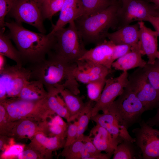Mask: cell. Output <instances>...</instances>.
<instances>
[{
    "label": "cell",
    "mask_w": 159,
    "mask_h": 159,
    "mask_svg": "<svg viewBox=\"0 0 159 159\" xmlns=\"http://www.w3.org/2000/svg\"><path fill=\"white\" fill-rule=\"evenodd\" d=\"M76 63L68 62L50 52L44 60L29 64L31 80L40 81L47 91L67 89L73 93H80L78 82L74 74Z\"/></svg>",
    "instance_id": "obj_1"
},
{
    "label": "cell",
    "mask_w": 159,
    "mask_h": 159,
    "mask_svg": "<svg viewBox=\"0 0 159 159\" xmlns=\"http://www.w3.org/2000/svg\"><path fill=\"white\" fill-rule=\"evenodd\" d=\"M5 26L9 29L7 35L15 43L23 64L41 62L52 51L54 44L52 34L32 31L24 28L21 23L14 21L5 22Z\"/></svg>",
    "instance_id": "obj_2"
},
{
    "label": "cell",
    "mask_w": 159,
    "mask_h": 159,
    "mask_svg": "<svg viewBox=\"0 0 159 159\" xmlns=\"http://www.w3.org/2000/svg\"><path fill=\"white\" fill-rule=\"evenodd\" d=\"M120 6L116 0L103 11L87 17L82 16L74 21L85 45H96L106 39L109 29L118 24Z\"/></svg>",
    "instance_id": "obj_3"
},
{
    "label": "cell",
    "mask_w": 159,
    "mask_h": 159,
    "mask_svg": "<svg viewBox=\"0 0 159 159\" xmlns=\"http://www.w3.org/2000/svg\"><path fill=\"white\" fill-rule=\"evenodd\" d=\"M52 34L54 37L51 52L68 62L76 63L87 50L74 21L69 23L67 27H63L52 34Z\"/></svg>",
    "instance_id": "obj_4"
},
{
    "label": "cell",
    "mask_w": 159,
    "mask_h": 159,
    "mask_svg": "<svg viewBox=\"0 0 159 159\" xmlns=\"http://www.w3.org/2000/svg\"><path fill=\"white\" fill-rule=\"evenodd\" d=\"M146 111L142 103L131 90L125 87L122 93L109 107L107 112L114 115L127 129L142 120Z\"/></svg>",
    "instance_id": "obj_5"
},
{
    "label": "cell",
    "mask_w": 159,
    "mask_h": 159,
    "mask_svg": "<svg viewBox=\"0 0 159 159\" xmlns=\"http://www.w3.org/2000/svg\"><path fill=\"white\" fill-rule=\"evenodd\" d=\"M47 98L33 101L17 97L11 98L6 99L0 103L4 106L12 121L26 118L44 121L55 114L48 107Z\"/></svg>",
    "instance_id": "obj_6"
},
{
    "label": "cell",
    "mask_w": 159,
    "mask_h": 159,
    "mask_svg": "<svg viewBox=\"0 0 159 159\" xmlns=\"http://www.w3.org/2000/svg\"><path fill=\"white\" fill-rule=\"evenodd\" d=\"M31 80V72L23 65L7 64L0 72V102L18 97L25 84Z\"/></svg>",
    "instance_id": "obj_7"
},
{
    "label": "cell",
    "mask_w": 159,
    "mask_h": 159,
    "mask_svg": "<svg viewBox=\"0 0 159 159\" xmlns=\"http://www.w3.org/2000/svg\"><path fill=\"white\" fill-rule=\"evenodd\" d=\"M43 4L42 0H15L9 14L15 21L27 24L45 34Z\"/></svg>",
    "instance_id": "obj_8"
},
{
    "label": "cell",
    "mask_w": 159,
    "mask_h": 159,
    "mask_svg": "<svg viewBox=\"0 0 159 159\" xmlns=\"http://www.w3.org/2000/svg\"><path fill=\"white\" fill-rule=\"evenodd\" d=\"M126 87L135 93L146 111L158 107L159 93L149 82L143 68H138L129 74Z\"/></svg>",
    "instance_id": "obj_9"
},
{
    "label": "cell",
    "mask_w": 159,
    "mask_h": 159,
    "mask_svg": "<svg viewBox=\"0 0 159 159\" xmlns=\"http://www.w3.org/2000/svg\"><path fill=\"white\" fill-rule=\"evenodd\" d=\"M119 0L121 4L118 11L121 27L135 21H146L148 16L156 15L158 11L146 0Z\"/></svg>",
    "instance_id": "obj_10"
},
{
    "label": "cell",
    "mask_w": 159,
    "mask_h": 159,
    "mask_svg": "<svg viewBox=\"0 0 159 159\" xmlns=\"http://www.w3.org/2000/svg\"><path fill=\"white\" fill-rule=\"evenodd\" d=\"M140 127L132 131L134 143L141 150L143 159H159V130L142 120Z\"/></svg>",
    "instance_id": "obj_11"
},
{
    "label": "cell",
    "mask_w": 159,
    "mask_h": 159,
    "mask_svg": "<svg viewBox=\"0 0 159 159\" xmlns=\"http://www.w3.org/2000/svg\"><path fill=\"white\" fill-rule=\"evenodd\" d=\"M129 74L123 71L118 76L106 79L100 98L92 109V116L99 113L107 112L111 105L123 92L128 82Z\"/></svg>",
    "instance_id": "obj_12"
},
{
    "label": "cell",
    "mask_w": 159,
    "mask_h": 159,
    "mask_svg": "<svg viewBox=\"0 0 159 159\" xmlns=\"http://www.w3.org/2000/svg\"><path fill=\"white\" fill-rule=\"evenodd\" d=\"M111 72V69L103 65L86 60H79L76 62L74 74L78 82L87 84L95 80L106 78Z\"/></svg>",
    "instance_id": "obj_13"
},
{
    "label": "cell",
    "mask_w": 159,
    "mask_h": 159,
    "mask_svg": "<svg viewBox=\"0 0 159 159\" xmlns=\"http://www.w3.org/2000/svg\"><path fill=\"white\" fill-rule=\"evenodd\" d=\"M14 121L13 127L9 137L17 140L24 139L31 140L36 134L41 132L47 136V120L42 121L26 118Z\"/></svg>",
    "instance_id": "obj_14"
},
{
    "label": "cell",
    "mask_w": 159,
    "mask_h": 159,
    "mask_svg": "<svg viewBox=\"0 0 159 159\" xmlns=\"http://www.w3.org/2000/svg\"><path fill=\"white\" fill-rule=\"evenodd\" d=\"M115 44L110 41L105 39L94 48L87 49L79 60L90 61L111 69L112 64L115 61L114 58Z\"/></svg>",
    "instance_id": "obj_15"
},
{
    "label": "cell",
    "mask_w": 159,
    "mask_h": 159,
    "mask_svg": "<svg viewBox=\"0 0 159 159\" xmlns=\"http://www.w3.org/2000/svg\"><path fill=\"white\" fill-rule=\"evenodd\" d=\"M91 120L96 125L105 129L115 138L121 141L127 140L133 142L135 138L130 135L127 129L113 114L108 112L97 113L92 116Z\"/></svg>",
    "instance_id": "obj_16"
},
{
    "label": "cell",
    "mask_w": 159,
    "mask_h": 159,
    "mask_svg": "<svg viewBox=\"0 0 159 159\" xmlns=\"http://www.w3.org/2000/svg\"><path fill=\"white\" fill-rule=\"evenodd\" d=\"M66 136H47L42 132L37 133L31 140L29 145L39 152L45 159H52L53 152L63 148Z\"/></svg>",
    "instance_id": "obj_17"
},
{
    "label": "cell",
    "mask_w": 159,
    "mask_h": 159,
    "mask_svg": "<svg viewBox=\"0 0 159 159\" xmlns=\"http://www.w3.org/2000/svg\"><path fill=\"white\" fill-rule=\"evenodd\" d=\"M139 26V41L142 55L147 57L148 63H154L158 51V33L147 27L143 21L138 22Z\"/></svg>",
    "instance_id": "obj_18"
},
{
    "label": "cell",
    "mask_w": 159,
    "mask_h": 159,
    "mask_svg": "<svg viewBox=\"0 0 159 159\" xmlns=\"http://www.w3.org/2000/svg\"><path fill=\"white\" fill-rule=\"evenodd\" d=\"M84 13L81 0H65L59 18L49 34H52L67 24L74 21L82 16Z\"/></svg>",
    "instance_id": "obj_19"
},
{
    "label": "cell",
    "mask_w": 159,
    "mask_h": 159,
    "mask_svg": "<svg viewBox=\"0 0 159 159\" xmlns=\"http://www.w3.org/2000/svg\"><path fill=\"white\" fill-rule=\"evenodd\" d=\"M89 136L96 148L101 152L113 154L121 141L114 138L105 129L97 125L90 130Z\"/></svg>",
    "instance_id": "obj_20"
},
{
    "label": "cell",
    "mask_w": 159,
    "mask_h": 159,
    "mask_svg": "<svg viewBox=\"0 0 159 159\" xmlns=\"http://www.w3.org/2000/svg\"><path fill=\"white\" fill-rule=\"evenodd\" d=\"M139 41L132 46L131 50L115 61L112 67L116 70L127 71L135 68H143L147 62L143 59Z\"/></svg>",
    "instance_id": "obj_21"
},
{
    "label": "cell",
    "mask_w": 159,
    "mask_h": 159,
    "mask_svg": "<svg viewBox=\"0 0 159 159\" xmlns=\"http://www.w3.org/2000/svg\"><path fill=\"white\" fill-rule=\"evenodd\" d=\"M139 26L138 22L120 28L112 33L108 32L107 38L116 44H124L133 46L139 42Z\"/></svg>",
    "instance_id": "obj_22"
},
{
    "label": "cell",
    "mask_w": 159,
    "mask_h": 159,
    "mask_svg": "<svg viewBox=\"0 0 159 159\" xmlns=\"http://www.w3.org/2000/svg\"><path fill=\"white\" fill-rule=\"evenodd\" d=\"M40 81L31 80L25 84L17 97L30 101H38L46 99L48 92Z\"/></svg>",
    "instance_id": "obj_23"
},
{
    "label": "cell",
    "mask_w": 159,
    "mask_h": 159,
    "mask_svg": "<svg viewBox=\"0 0 159 159\" xmlns=\"http://www.w3.org/2000/svg\"><path fill=\"white\" fill-rule=\"evenodd\" d=\"M59 92L68 110L72 122L77 120L86 107L87 102L85 103L82 97L67 89L62 88L59 90Z\"/></svg>",
    "instance_id": "obj_24"
},
{
    "label": "cell",
    "mask_w": 159,
    "mask_h": 159,
    "mask_svg": "<svg viewBox=\"0 0 159 159\" xmlns=\"http://www.w3.org/2000/svg\"><path fill=\"white\" fill-rule=\"evenodd\" d=\"M113 159H143L141 149L134 142L123 140L114 152Z\"/></svg>",
    "instance_id": "obj_25"
},
{
    "label": "cell",
    "mask_w": 159,
    "mask_h": 159,
    "mask_svg": "<svg viewBox=\"0 0 159 159\" xmlns=\"http://www.w3.org/2000/svg\"><path fill=\"white\" fill-rule=\"evenodd\" d=\"M48 92L46 101L49 109L55 114L65 119L68 123L71 122L69 112L63 99L59 96V91L54 90Z\"/></svg>",
    "instance_id": "obj_26"
},
{
    "label": "cell",
    "mask_w": 159,
    "mask_h": 159,
    "mask_svg": "<svg viewBox=\"0 0 159 159\" xmlns=\"http://www.w3.org/2000/svg\"><path fill=\"white\" fill-rule=\"evenodd\" d=\"M4 28H0V54L14 61L17 64L23 65L20 53L13 46L11 39L4 34Z\"/></svg>",
    "instance_id": "obj_27"
},
{
    "label": "cell",
    "mask_w": 159,
    "mask_h": 159,
    "mask_svg": "<svg viewBox=\"0 0 159 159\" xmlns=\"http://www.w3.org/2000/svg\"><path fill=\"white\" fill-rule=\"evenodd\" d=\"M84 145L81 159H109L112 154L102 153L95 147L92 138L89 136L84 135Z\"/></svg>",
    "instance_id": "obj_28"
},
{
    "label": "cell",
    "mask_w": 159,
    "mask_h": 159,
    "mask_svg": "<svg viewBox=\"0 0 159 159\" xmlns=\"http://www.w3.org/2000/svg\"><path fill=\"white\" fill-rule=\"evenodd\" d=\"M84 13L82 16L87 17L99 13L113 4L116 0H81Z\"/></svg>",
    "instance_id": "obj_29"
},
{
    "label": "cell",
    "mask_w": 159,
    "mask_h": 159,
    "mask_svg": "<svg viewBox=\"0 0 159 159\" xmlns=\"http://www.w3.org/2000/svg\"><path fill=\"white\" fill-rule=\"evenodd\" d=\"M84 135L77 138L71 144L64 147L59 155L64 157L66 159H81L84 145Z\"/></svg>",
    "instance_id": "obj_30"
},
{
    "label": "cell",
    "mask_w": 159,
    "mask_h": 159,
    "mask_svg": "<svg viewBox=\"0 0 159 159\" xmlns=\"http://www.w3.org/2000/svg\"><path fill=\"white\" fill-rule=\"evenodd\" d=\"M50 118V120L47 123V136H66L68 123L66 122L62 117L57 115L52 116Z\"/></svg>",
    "instance_id": "obj_31"
},
{
    "label": "cell",
    "mask_w": 159,
    "mask_h": 159,
    "mask_svg": "<svg viewBox=\"0 0 159 159\" xmlns=\"http://www.w3.org/2000/svg\"><path fill=\"white\" fill-rule=\"evenodd\" d=\"M93 102L90 100L87 102L86 107L80 114L77 120L78 123L77 138L84 135V133L92 117V109L94 105L93 104Z\"/></svg>",
    "instance_id": "obj_32"
},
{
    "label": "cell",
    "mask_w": 159,
    "mask_h": 159,
    "mask_svg": "<svg viewBox=\"0 0 159 159\" xmlns=\"http://www.w3.org/2000/svg\"><path fill=\"white\" fill-rule=\"evenodd\" d=\"M143 69L149 82L159 93V61L156 59L153 64L147 63Z\"/></svg>",
    "instance_id": "obj_33"
},
{
    "label": "cell",
    "mask_w": 159,
    "mask_h": 159,
    "mask_svg": "<svg viewBox=\"0 0 159 159\" xmlns=\"http://www.w3.org/2000/svg\"><path fill=\"white\" fill-rule=\"evenodd\" d=\"M107 78L95 80L86 84L88 97L90 100L96 102L100 98Z\"/></svg>",
    "instance_id": "obj_34"
},
{
    "label": "cell",
    "mask_w": 159,
    "mask_h": 159,
    "mask_svg": "<svg viewBox=\"0 0 159 159\" xmlns=\"http://www.w3.org/2000/svg\"><path fill=\"white\" fill-rule=\"evenodd\" d=\"M65 0H48L43 3V15L44 19L51 20L53 16L60 11Z\"/></svg>",
    "instance_id": "obj_35"
},
{
    "label": "cell",
    "mask_w": 159,
    "mask_h": 159,
    "mask_svg": "<svg viewBox=\"0 0 159 159\" xmlns=\"http://www.w3.org/2000/svg\"><path fill=\"white\" fill-rule=\"evenodd\" d=\"M4 106L0 103V135L9 136L14 125Z\"/></svg>",
    "instance_id": "obj_36"
},
{
    "label": "cell",
    "mask_w": 159,
    "mask_h": 159,
    "mask_svg": "<svg viewBox=\"0 0 159 159\" xmlns=\"http://www.w3.org/2000/svg\"><path fill=\"white\" fill-rule=\"evenodd\" d=\"M19 159H44V156L29 144L24 146L23 150L17 156Z\"/></svg>",
    "instance_id": "obj_37"
},
{
    "label": "cell",
    "mask_w": 159,
    "mask_h": 159,
    "mask_svg": "<svg viewBox=\"0 0 159 159\" xmlns=\"http://www.w3.org/2000/svg\"><path fill=\"white\" fill-rule=\"evenodd\" d=\"M15 0H0V28H4L5 16L10 12Z\"/></svg>",
    "instance_id": "obj_38"
},
{
    "label": "cell",
    "mask_w": 159,
    "mask_h": 159,
    "mask_svg": "<svg viewBox=\"0 0 159 159\" xmlns=\"http://www.w3.org/2000/svg\"><path fill=\"white\" fill-rule=\"evenodd\" d=\"M68 123L65 146L69 145L77 138L78 131V123L77 120Z\"/></svg>",
    "instance_id": "obj_39"
},
{
    "label": "cell",
    "mask_w": 159,
    "mask_h": 159,
    "mask_svg": "<svg viewBox=\"0 0 159 159\" xmlns=\"http://www.w3.org/2000/svg\"><path fill=\"white\" fill-rule=\"evenodd\" d=\"M132 46L127 44H115L114 53V58L115 61L130 52Z\"/></svg>",
    "instance_id": "obj_40"
},
{
    "label": "cell",
    "mask_w": 159,
    "mask_h": 159,
    "mask_svg": "<svg viewBox=\"0 0 159 159\" xmlns=\"http://www.w3.org/2000/svg\"><path fill=\"white\" fill-rule=\"evenodd\" d=\"M24 146L19 145H11L5 150L2 156H17L23 150Z\"/></svg>",
    "instance_id": "obj_41"
},
{
    "label": "cell",
    "mask_w": 159,
    "mask_h": 159,
    "mask_svg": "<svg viewBox=\"0 0 159 159\" xmlns=\"http://www.w3.org/2000/svg\"><path fill=\"white\" fill-rule=\"evenodd\" d=\"M146 21L149 22L152 24L159 36V16L150 15L148 17Z\"/></svg>",
    "instance_id": "obj_42"
},
{
    "label": "cell",
    "mask_w": 159,
    "mask_h": 159,
    "mask_svg": "<svg viewBox=\"0 0 159 159\" xmlns=\"http://www.w3.org/2000/svg\"><path fill=\"white\" fill-rule=\"evenodd\" d=\"M146 122L148 125L152 127L159 126V107L157 108L156 114L153 117L148 119Z\"/></svg>",
    "instance_id": "obj_43"
},
{
    "label": "cell",
    "mask_w": 159,
    "mask_h": 159,
    "mask_svg": "<svg viewBox=\"0 0 159 159\" xmlns=\"http://www.w3.org/2000/svg\"><path fill=\"white\" fill-rule=\"evenodd\" d=\"M12 138L7 136L0 135V150H5V146L9 144Z\"/></svg>",
    "instance_id": "obj_44"
},
{
    "label": "cell",
    "mask_w": 159,
    "mask_h": 159,
    "mask_svg": "<svg viewBox=\"0 0 159 159\" xmlns=\"http://www.w3.org/2000/svg\"><path fill=\"white\" fill-rule=\"evenodd\" d=\"M5 56L0 54V72L3 70L6 65Z\"/></svg>",
    "instance_id": "obj_45"
},
{
    "label": "cell",
    "mask_w": 159,
    "mask_h": 159,
    "mask_svg": "<svg viewBox=\"0 0 159 159\" xmlns=\"http://www.w3.org/2000/svg\"><path fill=\"white\" fill-rule=\"evenodd\" d=\"M149 1L153 3L156 9L159 11V0H149Z\"/></svg>",
    "instance_id": "obj_46"
},
{
    "label": "cell",
    "mask_w": 159,
    "mask_h": 159,
    "mask_svg": "<svg viewBox=\"0 0 159 159\" xmlns=\"http://www.w3.org/2000/svg\"><path fill=\"white\" fill-rule=\"evenodd\" d=\"M156 59L159 61V51H158L156 54Z\"/></svg>",
    "instance_id": "obj_47"
},
{
    "label": "cell",
    "mask_w": 159,
    "mask_h": 159,
    "mask_svg": "<svg viewBox=\"0 0 159 159\" xmlns=\"http://www.w3.org/2000/svg\"><path fill=\"white\" fill-rule=\"evenodd\" d=\"M156 15H158L159 16V11L158 10L157 12Z\"/></svg>",
    "instance_id": "obj_48"
},
{
    "label": "cell",
    "mask_w": 159,
    "mask_h": 159,
    "mask_svg": "<svg viewBox=\"0 0 159 159\" xmlns=\"http://www.w3.org/2000/svg\"><path fill=\"white\" fill-rule=\"evenodd\" d=\"M47 0H42L43 3L45 2H46V1Z\"/></svg>",
    "instance_id": "obj_49"
},
{
    "label": "cell",
    "mask_w": 159,
    "mask_h": 159,
    "mask_svg": "<svg viewBox=\"0 0 159 159\" xmlns=\"http://www.w3.org/2000/svg\"><path fill=\"white\" fill-rule=\"evenodd\" d=\"M158 107H159V102H158ZM158 107H157V108H158Z\"/></svg>",
    "instance_id": "obj_50"
}]
</instances>
